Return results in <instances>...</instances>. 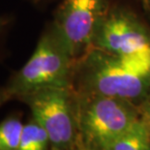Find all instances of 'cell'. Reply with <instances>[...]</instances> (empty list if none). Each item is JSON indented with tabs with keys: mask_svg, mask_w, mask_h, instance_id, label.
I'll return each instance as SVG.
<instances>
[{
	"mask_svg": "<svg viewBox=\"0 0 150 150\" xmlns=\"http://www.w3.org/2000/svg\"><path fill=\"white\" fill-rule=\"evenodd\" d=\"M76 93L121 99L139 105L150 93L149 67L90 47L75 60Z\"/></svg>",
	"mask_w": 150,
	"mask_h": 150,
	"instance_id": "6da1fadb",
	"label": "cell"
},
{
	"mask_svg": "<svg viewBox=\"0 0 150 150\" xmlns=\"http://www.w3.org/2000/svg\"><path fill=\"white\" fill-rule=\"evenodd\" d=\"M75 60L61 33L47 22L31 56L4 85L11 100L47 87L72 86Z\"/></svg>",
	"mask_w": 150,
	"mask_h": 150,
	"instance_id": "7a4b0ae2",
	"label": "cell"
},
{
	"mask_svg": "<svg viewBox=\"0 0 150 150\" xmlns=\"http://www.w3.org/2000/svg\"><path fill=\"white\" fill-rule=\"evenodd\" d=\"M76 95L79 143L83 150H107L139 119V107L121 99Z\"/></svg>",
	"mask_w": 150,
	"mask_h": 150,
	"instance_id": "3957f363",
	"label": "cell"
},
{
	"mask_svg": "<svg viewBox=\"0 0 150 150\" xmlns=\"http://www.w3.org/2000/svg\"><path fill=\"white\" fill-rule=\"evenodd\" d=\"M91 47L150 67V26L130 8L108 5Z\"/></svg>",
	"mask_w": 150,
	"mask_h": 150,
	"instance_id": "277c9868",
	"label": "cell"
},
{
	"mask_svg": "<svg viewBox=\"0 0 150 150\" xmlns=\"http://www.w3.org/2000/svg\"><path fill=\"white\" fill-rule=\"evenodd\" d=\"M18 100L29 108L32 118L47 132L50 146L60 149L78 146L76 95L73 86L43 88Z\"/></svg>",
	"mask_w": 150,
	"mask_h": 150,
	"instance_id": "5b68a950",
	"label": "cell"
},
{
	"mask_svg": "<svg viewBox=\"0 0 150 150\" xmlns=\"http://www.w3.org/2000/svg\"><path fill=\"white\" fill-rule=\"evenodd\" d=\"M107 7V0H61L57 6L52 21L75 59L91 47L94 32Z\"/></svg>",
	"mask_w": 150,
	"mask_h": 150,
	"instance_id": "8992f818",
	"label": "cell"
},
{
	"mask_svg": "<svg viewBox=\"0 0 150 150\" xmlns=\"http://www.w3.org/2000/svg\"><path fill=\"white\" fill-rule=\"evenodd\" d=\"M107 150H150V133L139 118Z\"/></svg>",
	"mask_w": 150,
	"mask_h": 150,
	"instance_id": "52a82bcc",
	"label": "cell"
},
{
	"mask_svg": "<svg viewBox=\"0 0 150 150\" xmlns=\"http://www.w3.org/2000/svg\"><path fill=\"white\" fill-rule=\"evenodd\" d=\"M49 136L33 118L24 124L18 150H47Z\"/></svg>",
	"mask_w": 150,
	"mask_h": 150,
	"instance_id": "ba28073f",
	"label": "cell"
},
{
	"mask_svg": "<svg viewBox=\"0 0 150 150\" xmlns=\"http://www.w3.org/2000/svg\"><path fill=\"white\" fill-rule=\"evenodd\" d=\"M24 124L18 115H10L0 122V150H18Z\"/></svg>",
	"mask_w": 150,
	"mask_h": 150,
	"instance_id": "9c48e42d",
	"label": "cell"
},
{
	"mask_svg": "<svg viewBox=\"0 0 150 150\" xmlns=\"http://www.w3.org/2000/svg\"><path fill=\"white\" fill-rule=\"evenodd\" d=\"M14 23V18L10 14L0 15V58L4 53V47L8 35L10 33L12 25Z\"/></svg>",
	"mask_w": 150,
	"mask_h": 150,
	"instance_id": "30bf717a",
	"label": "cell"
},
{
	"mask_svg": "<svg viewBox=\"0 0 150 150\" xmlns=\"http://www.w3.org/2000/svg\"><path fill=\"white\" fill-rule=\"evenodd\" d=\"M138 107L140 120L142 121L150 133V93Z\"/></svg>",
	"mask_w": 150,
	"mask_h": 150,
	"instance_id": "8fae6325",
	"label": "cell"
},
{
	"mask_svg": "<svg viewBox=\"0 0 150 150\" xmlns=\"http://www.w3.org/2000/svg\"><path fill=\"white\" fill-rule=\"evenodd\" d=\"M8 101H11V98L9 96L5 86H0V108Z\"/></svg>",
	"mask_w": 150,
	"mask_h": 150,
	"instance_id": "7c38bea8",
	"label": "cell"
},
{
	"mask_svg": "<svg viewBox=\"0 0 150 150\" xmlns=\"http://www.w3.org/2000/svg\"><path fill=\"white\" fill-rule=\"evenodd\" d=\"M140 2H142L143 10H144V12L147 14L148 18H150V0H140Z\"/></svg>",
	"mask_w": 150,
	"mask_h": 150,
	"instance_id": "4fadbf2b",
	"label": "cell"
},
{
	"mask_svg": "<svg viewBox=\"0 0 150 150\" xmlns=\"http://www.w3.org/2000/svg\"><path fill=\"white\" fill-rule=\"evenodd\" d=\"M50 150H83L81 148H76V147H74V148H69V149H60V148H57V147H53L52 146V149Z\"/></svg>",
	"mask_w": 150,
	"mask_h": 150,
	"instance_id": "5bb4252c",
	"label": "cell"
},
{
	"mask_svg": "<svg viewBox=\"0 0 150 150\" xmlns=\"http://www.w3.org/2000/svg\"><path fill=\"white\" fill-rule=\"evenodd\" d=\"M29 1H31L32 3H34V4H41V3H43L45 1H47V0H29Z\"/></svg>",
	"mask_w": 150,
	"mask_h": 150,
	"instance_id": "9a60e30c",
	"label": "cell"
},
{
	"mask_svg": "<svg viewBox=\"0 0 150 150\" xmlns=\"http://www.w3.org/2000/svg\"><path fill=\"white\" fill-rule=\"evenodd\" d=\"M149 72H150V67H149Z\"/></svg>",
	"mask_w": 150,
	"mask_h": 150,
	"instance_id": "2e32d148",
	"label": "cell"
}]
</instances>
